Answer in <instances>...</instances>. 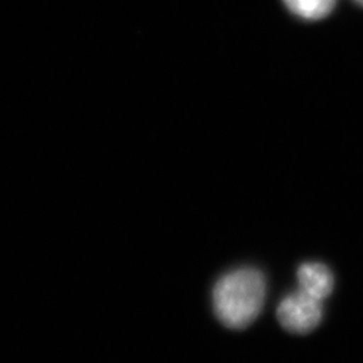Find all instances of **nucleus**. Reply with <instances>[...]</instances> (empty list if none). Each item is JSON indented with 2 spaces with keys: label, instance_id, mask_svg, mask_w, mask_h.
<instances>
[{
  "label": "nucleus",
  "instance_id": "f257e3e1",
  "mask_svg": "<svg viewBox=\"0 0 363 363\" xmlns=\"http://www.w3.org/2000/svg\"><path fill=\"white\" fill-rule=\"evenodd\" d=\"M267 284L262 273L241 268L220 277L213 291L214 311L229 328H245L262 310Z\"/></svg>",
  "mask_w": 363,
  "mask_h": 363
},
{
  "label": "nucleus",
  "instance_id": "f03ea898",
  "mask_svg": "<svg viewBox=\"0 0 363 363\" xmlns=\"http://www.w3.org/2000/svg\"><path fill=\"white\" fill-rule=\"evenodd\" d=\"M323 318V303L310 295L296 291L281 300L277 319L286 331L307 334L315 330Z\"/></svg>",
  "mask_w": 363,
  "mask_h": 363
},
{
  "label": "nucleus",
  "instance_id": "7ed1b4c3",
  "mask_svg": "<svg viewBox=\"0 0 363 363\" xmlns=\"http://www.w3.org/2000/svg\"><path fill=\"white\" fill-rule=\"evenodd\" d=\"M298 291L323 303L333 294L335 280L325 264L306 262L298 269Z\"/></svg>",
  "mask_w": 363,
  "mask_h": 363
},
{
  "label": "nucleus",
  "instance_id": "20e7f679",
  "mask_svg": "<svg viewBox=\"0 0 363 363\" xmlns=\"http://www.w3.org/2000/svg\"><path fill=\"white\" fill-rule=\"evenodd\" d=\"M289 11L306 21L323 19L333 13L337 0H283Z\"/></svg>",
  "mask_w": 363,
  "mask_h": 363
},
{
  "label": "nucleus",
  "instance_id": "39448f33",
  "mask_svg": "<svg viewBox=\"0 0 363 363\" xmlns=\"http://www.w3.org/2000/svg\"><path fill=\"white\" fill-rule=\"evenodd\" d=\"M355 1H357L359 6H362L363 7V0H355Z\"/></svg>",
  "mask_w": 363,
  "mask_h": 363
}]
</instances>
